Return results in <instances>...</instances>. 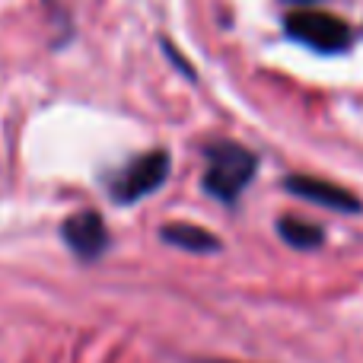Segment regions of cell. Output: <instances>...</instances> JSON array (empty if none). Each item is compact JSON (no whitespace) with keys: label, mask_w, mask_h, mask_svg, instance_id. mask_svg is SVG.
I'll return each mask as SVG.
<instances>
[{"label":"cell","mask_w":363,"mask_h":363,"mask_svg":"<svg viewBox=\"0 0 363 363\" xmlns=\"http://www.w3.org/2000/svg\"><path fill=\"white\" fill-rule=\"evenodd\" d=\"M294 4H313V0H294Z\"/></svg>","instance_id":"cell-8"},{"label":"cell","mask_w":363,"mask_h":363,"mask_svg":"<svg viewBox=\"0 0 363 363\" xmlns=\"http://www.w3.org/2000/svg\"><path fill=\"white\" fill-rule=\"evenodd\" d=\"M290 194L303 201H313V204H322V207H332V211H345V213H357L360 211V201L354 198L347 188L335 185V182H325V179H313V176H290L284 182Z\"/></svg>","instance_id":"cell-5"},{"label":"cell","mask_w":363,"mask_h":363,"mask_svg":"<svg viewBox=\"0 0 363 363\" xmlns=\"http://www.w3.org/2000/svg\"><path fill=\"white\" fill-rule=\"evenodd\" d=\"M61 236H64V242L70 245V252L80 255L83 262H96V258H102V252L108 249L106 220L96 211H80V213H74V217H67L61 226Z\"/></svg>","instance_id":"cell-4"},{"label":"cell","mask_w":363,"mask_h":363,"mask_svg":"<svg viewBox=\"0 0 363 363\" xmlns=\"http://www.w3.org/2000/svg\"><path fill=\"white\" fill-rule=\"evenodd\" d=\"M166 176H169V153H163V150L144 153V157H138L134 163H128L125 172L115 179L112 198L121 201V204H134V201L157 191L166 182Z\"/></svg>","instance_id":"cell-3"},{"label":"cell","mask_w":363,"mask_h":363,"mask_svg":"<svg viewBox=\"0 0 363 363\" xmlns=\"http://www.w3.org/2000/svg\"><path fill=\"white\" fill-rule=\"evenodd\" d=\"M287 35L303 42L306 48L322 51V55H338L351 45V29L345 19L332 16L325 10H294L287 19Z\"/></svg>","instance_id":"cell-2"},{"label":"cell","mask_w":363,"mask_h":363,"mask_svg":"<svg viewBox=\"0 0 363 363\" xmlns=\"http://www.w3.org/2000/svg\"><path fill=\"white\" fill-rule=\"evenodd\" d=\"M277 233H281V239L287 245H294V249H319L322 245V230L300 217H281L277 220Z\"/></svg>","instance_id":"cell-7"},{"label":"cell","mask_w":363,"mask_h":363,"mask_svg":"<svg viewBox=\"0 0 363 363\" xmlns=\"http://www.w3.org/2000/svg\"><path fill=\"white\" fill-rule=\"evenodd\" d=\"M163 242L179 245L185 252H217L220 249V239L213 233H207L204 226H191V223H169L163 226Z\"/></svg>","instance_id":"cell-6"},{"label":"cell","mask_w":363,"mask_h":363,"mask_svg":"<svg viewBox=\"0 0 363 363\" xmlns=\"http://www.w3.org/2000/svg\"><path fill=\"white\" fill-rule=\"evenodd\" d=\"M204 157H207L204 191L217 201H236L258 169L255 153L233 144V140H217V144H211L204 150Z\"/></svg>","instance_id":"cell-1"}]
</instances>
